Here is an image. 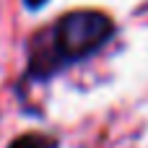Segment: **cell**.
Segmentation results:
<instances>
[{
    "label": "cell",
    "mask_w": 148,
    "mask_h": 148,
    "mask_svg": "<svg viewBox=\"0 0 148 148\" xmlns=\"http://www.w3.org/2000/svg\"><path fill=\"white\" fill-rule=\"evenodd\" d=\"M117 36V23L109 13L81 8L57 16L26 42V68L18 78V91L49 83L60 73L99 55Z\"/></svg>",
    "instance_id": "1"
},
{
    "label": "cell",
    "mask_w": 148,
    "mask_h": 148,
    "mask_svg": "<svg viewBox=\"0 0 148 148\" xmlns=\"http://www.w3.org/2000/svg\"><path fill=\"white\" fill-rule=\"evenodd\" d=\"M5 148H62V143H60L55 135L31 130V133H21V135H16Z\"/></svg>",
    "instance_id": "2"
},
{
    "label": "cell",
    "mask_w": 148,
    "mask_h": 148,
    "mask_svg": "<svg viewBox=\"0 0 148 148\" xmlns=\"http://www.w3.org/2000/svg\"><path fill=\"white\" fill-rule=\"evenodd\" d=\"M21 3H23V8H26V10L36 13V10H42V8H44L49 0H21Z\"/></svg>",
    "instance_id": "3"
}]
</instances>
